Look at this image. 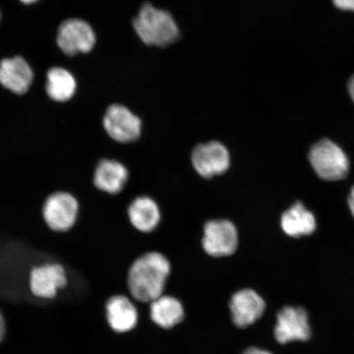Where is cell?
<instances>
[{
  "instance_id": "1",
  "label": "cell",
  "mask_w": 354,
  "mask_h": 354,
  "mask_svg": "<svg viewBox=\"0 0 354 354\" xmlns=\"http://www.w3.org/2000/svg\"><path fill=\"white\" fill-rule=\"evenodd\" d=\"M171 272L166 257L149 252L137 259L128 272V287L131 295L142 303H151L160 297Z\"/></svg>"
},
{
  "instance_id": "2",
  "label": "cell",
  "mask_w": 354,
  "mask_h": 354,
  "mask_svg": "<svg viewBox=\"0 0 354 354\" xmlns=\"http://www.w3.org/2000/svg\"><path fill=\"white\" fill-rule=\"evenodd\" d=\"M133 26L141 41L149 46H167L179 37L178 28L170 13L157 10L150 3L144 4Z\"/></svg>"
},
{
  "instance_id": "3",
  "label": "cell",
  "mask_w": 354,
  "mask_h": 354,
  "mask_svg": "<svg viewBox=\"0 0 354 354\" xmlns=\"http://www.w3.org/2000/svg\"><path fill=\"white\" fill-rule=\"evenodd\" d=\"M309 161L320 178L339 180L345 178L349 171L347 155L337 145L324 139L313 146Z\"/></svg>"
},
{
  "instance_id": "4",
  "label": "cell",
  "mask_w": 354,
  "mask_h": 354,
  "mask_svg": "<svg viewBox=\"0 0 354 354\" xmlns=\"http://www.w3.org/2000/svg\"><path fill=\"white\" fill-rule=\"evenodd\" d=\"M239 234L236 225L227 219L207 221L203 227L202 245L215 258L231 256L236 251Z\"/></svg>"
},
{
  "instance_id": "5",
  "label": "cell",
  "mask_w": 354,
  "mask_h": 354,
  "mask_svg": "<svg viewBox=\"0 0 354 354\" xmlns=\"http://www.w3.org/2000/svg\"><path fill=\"white\" fill-rule=\"evenodd\" d=\"M192 162L199 176L211 179L229 170L231 154L224 144L212 140L196 146L192 153Z\"/></svg>"
},
{
  "instance_id": "6",
  "label": "cell",
  "mask_w": 354,
  "mask_h": 354,
  "mask_svg": "<svg viewBox=\"0 0 354 354\" xmlns=\"http://www.w3.org/2000/svg\"><path fill=\"white\" fill-rule=\"evenodd\" d=\"M103 125L111 138L122 144L135 142L142 133L140 118L122 104H113L108 108Z\"/></svg>"
},
{
  "instance_id": "7",
  "label": "cell",
  "mask_w": 354,
  "mask_h": 354,
  "mask_svg": "<svg viewBox=\"0 0 354 354\" xmlns=\"http://www.w3.org/2000/svg\"><path fill=\"white\" fill-rule=\"evenodd\" d=\"M95 41L94 30L90 24L82 19L65 20L62 22L57 30V46L68 56L91 52Z\"/></svg>"
},
{
  "instance_id": "8",
  "label": "cell",
  "mask_w": 354,
  "mask_h": 354,
  "mask_svg": "<svg viewBox=\"0 0 354 354\" xmlns=\"http://www.w3.org/2000/svg\"><path fill=\"white\" fill-rule=\"evenodd\" d=\"M79 211L77 198L66 192L51 194L44 202L43 216L53 231L68 232L76 223Z\"/></svg>"
},
{
  "instance_id": "9",
  "label": "cell",
  "mask_w": 354,
  "mask_h": 354,
  "mask_svg": "<svg viewBox=\"0 0 354 354\" xmlns=\"http://www.w3.org/2000/svg\"><path fill=\"white\" fill-rule=\"evenodd\" d=\"M311 336V329L306 312L300 308L286 307L277 315L275 337L281 344L306 342Z\"/></svg>"
},
{
  "instance_id": "10",
  "label": "cell",
  "mask_w": 354,
  "mask_h": 354,
  "mask_svg": "<svg viewBox=\"0 0 354 354\" xmlns=\"http://www.w3.org/2000/svg\"><path fill=\"white\" fill-rule=\"evenodd\" d=\"M33 79V71L24 57L16 56L0 62V84L15 94L28 93Z\"/></svg>"
},
{
  "instance_id": "11",
  "label": "cell",
  "mask_w": 354,
  "mask_h": 354,
  "mask_svg": "<svg viewBox=\"0 0 354 354\" xmlns=\"http://www.w3.org/2000/svg\"><path fill=\"white\" fill-rule=\"evenodd\" d=\"M230 308L234 325L245 328L263 316L266 304L254 290L246 289L238 291L232 296Z\"/></svg>"
},
{
  "instance_id": "12",
  "label": "cell",
  "mask_w": 354,
  "mask_h": 354,
  "mask_svg": "<svg viewBox=\"0 0 354 354\" xmlns=\"http://www.w3.org/2000/svg\"><path fill=\"white\" fill-rule=\"evenodd\" d=\"M66 284L64 268L59 264H46L35 268L30 273V290L39 298H54L57 290Z\"/></svg>"
},
{
  "instance_id": "13",
  "label": "cell",
  "mask_w": 354,
  "mask_h": 354,
  "mask_svg": "<svg viewBox=\"0 0 354 354\" xmlns=\"http://www.w3.org/2000/svg\"><path fill=\"white\" fill-rule=\"evenodd\" d=\"M128 179L129 171L127 167L114 159H102L95 168L94 184L101 192L119 194L125 188Z\"/></svg>"
},
{
  "instance_id": "14",
  "label": "cell",
  "mask_w": 354,
  "mask_h": 354,
  "mask_svg": "<svg viewBox=\"0 0 354 354\" xmlns=\"http://www.w3.org/2000/svg\"><path fill=\"white\" fill-rule=\"evenodd\" d=\"M130 223L140 232L149 233L158 227L161 211L156 201L149 196L136 197L127 209Z\"/></svg>"
},
{
  "instance_id": "15",
  "label": "cell",
  "mask_w": 354,
  "mask_h": 354,
  "mask_svg": "<svg viewBox=\"0 0 354 354\" xmlns=\"http://www.w3.org/2000/svg\"><path fill=\"white\" fill-rule=\"evenodd\" d=\"M109 324L118 333L134 329L138 322V313L129 299L122 295L113 296L106 305Z\"/></svg>"
},
{
  "instance_id": "16",
  "label": "cell",
  "mask_w": 354,
  "mask_h": 354,
  "mask_svg": "<svg viewBox=\"0 0 354 354\" xmlns=\"http://www.w3.org/2000/svg\"><path fill=\"white\" fill-rule=\"evenodd\" d=\"M281 228L288 236H309L316 230V219L302 203H295L281 216Z\"/></svg>"
},
{
  "instance_id": "17",
  "label": "cell",
  "mask_w": 354,
  "mask_h": 354,
  "mask_svg": "<svg viewBox=\"0 0 354 354\" xmlns=\"http://www.w3.org/2000/svg\"><path fill=\"white\" fill-rule=\"evenodd\" d=\"M152 320L162 328L170 329L183 320L184 309L178 300L162 295L150 305Z\"/></svg>"
},
{
  "instance_id": "18",
  "label": "cell",
  "mask_w": 354,
  "mask_h": 354,
  "mask_svg": "<svg viewBox=\"0 0 354 354\" xmlns=\"http://www.w3.org/2000/svg\"><path fill=\"white\" fill-rule=\"evenodd\" d=\"M46 92L52 100L64 103L73 98L77 82L69 71L55 66L48 71Z\"/></svg>"
},
{
  "instance_id": "19",
  "label": "cell",
  "mask_w": 354,
  "mask_h": 354,
  "mask_svg": "<svg viewBox=\"0 0 354 354\" xmlns=\"http://www.w3.org/2000/svg\"><path fill=\"white\" fill-rule=\"evenodd\" d=\"M334 3L340 10L354 11V0H334Z\"/></svg>"
},
{
  "instance_id": "20",
  "label": "cell",
  "mask_w": 354,
  "mask_h": 354,
  "mask_svg": "<svg viewBox=\"0 0 354 354\" xmlns=\"http://www.w3.org/2000/svg\"><path fill=\"white\" fill-rule=\"evenodd\" d=\"M243 354H272L268 351H262V349L257 348H250L246 349Z\"/></svg>"
},
{
  "instance_id": "21",
  "label": "cell",
  "mask_w": 354,
  "mask_h": 354,
  "mask_svg": "<svg viewBox=\"0 0 354 354\" xmlns=\"http://www.w3.org/2000/svg\"><path fill=\"white\" fill-rule=\"evenodd\" d=\"M348 202L349 209H351L352 214L354 216V187L351 189V193H349Z\"/></svg>"
},
{
  "instance_id": "22",
  "label": "cell",
  "mask_w": 354,
  "mask_h": 354,
  "mask_svg": "<svg viewBox=\"0 0 354 354\" xmlns=\"http://www.w3.org/2000/svg\"><path fill=\"white\" fill-rule=\"evenodd\" d=\"M4 334H6V324H4L3 318L0 313V342L3 338Z\"/></svg>"
},
{
  "instance_id": "23",
  "label": "cell",
  "mask_w": 354,
  "mask_h": 354,
  "mask_svg": "<svg viewBox=\"0 0 354 354\" xmlns=\"http://www.w3.org/2000/svg\"><path fill=\"white\" fill-rule=\"evenodd\" d=\"M348 87L349 94H351V98L354 102V76L351 80H349Z\"/></svg>"
},
{
  "instance_id": "24",
  "label": "cell",
  "mask_w": 354,
  "mask_h": 354,
  "mask_svg": "<svg viewBox=\"0 0 354 354\" xmlns=\"http://www.w3.org/2000/svg\"><path fill=\"white\" fill-rule=\"evenodd\" d=\"M20 1L25 4H32L35 2H37L38 0H20Z\"/></svg>"
},
{
  "instance_id": "25",
  "label": "cell",
  "mask_w": 354,
  "mask_h": 354,
  "mask_svg": "<svg viewBox=\"0 0 354 354\" xmlns=\"http://www.w3.org/2000/svg\"><path fill=\"white\" fill-rule=\"evenodd\" d=\"M0 19H1V15H0Z\"/></svg>"
}]
</instances>
